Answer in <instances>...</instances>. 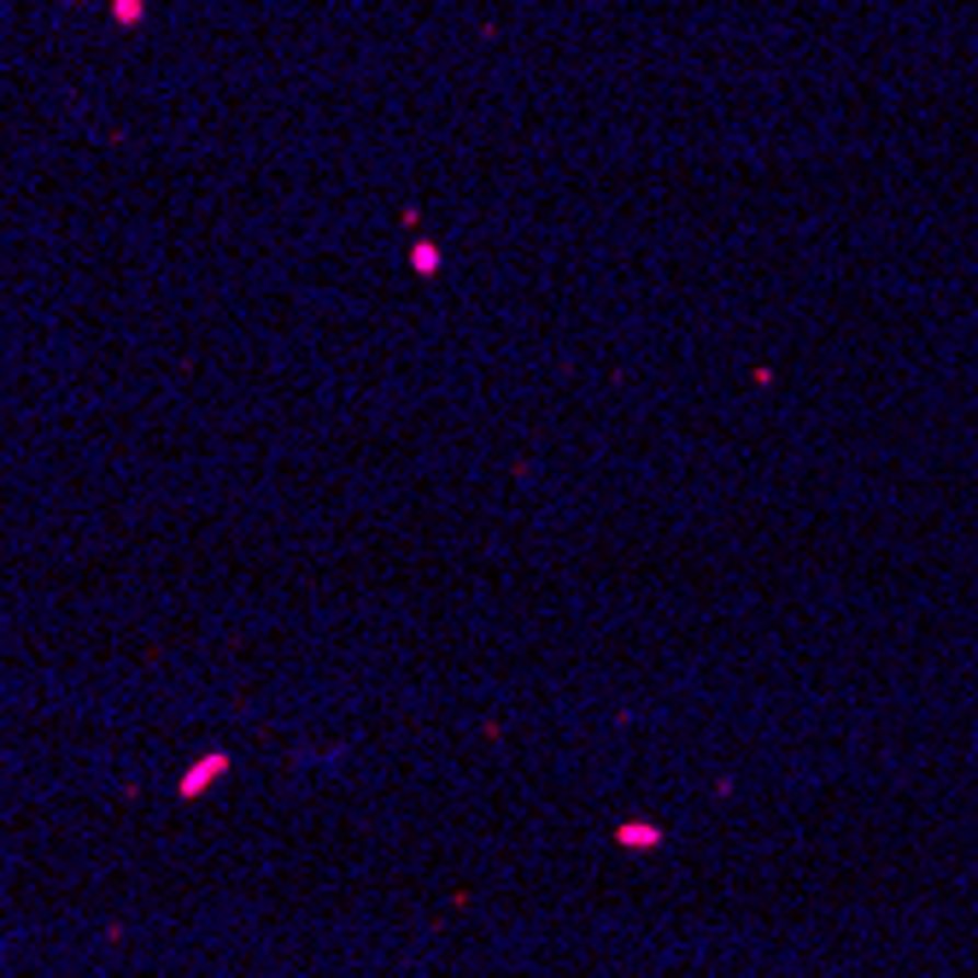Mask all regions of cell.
<instances>
[{"label": "cell", "mask_w": 978, "mask_h": 978, "mask_svg": "<svg viewBox=\"0 0 978 978\" xmlns=\"http://www.w3.org/2000/svg\"><path fill=\"white\" fill-rule=\"evenodd\" d=\"M223 768H229V756H206V762H199V768L188 773V780H182V797H194V791H206V785H211Z\"/></svg>", "instance_id": "obj_1"}]
</instances>
